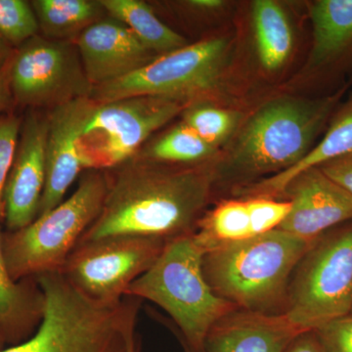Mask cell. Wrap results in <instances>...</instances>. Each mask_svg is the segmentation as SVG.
I'll list each match as a JSON object with an SVG mask.
<instances>
[{"mask_svg": "<svg viewBox=\"0 0 352 352\" xmlns=\"http://www.w3.org/2000/svg\"><path fill=\"white\" fill-rule=\"evenodd\" d=\"M302 333L284 314L237 308L210 329L204 352H286Z\"/></svg>", "mask_w": 352, "mask_h": 352, "instance_id": "cell-16", "label": "cell"}, {"mask_svg": "<svg viewBox=\"0 0 352 352\" xmlns=\"http://www.w3.org/2000/svg\"><path fill=\"white\" fill-rule=\"evenodd\" d=\"M214 148L182 124L159 139L147 156L155 163H196L210 156Z\"/></svg>", "mask_w": 352, "mask_h": 352, "instance_id": "cell-24", "label": "cell"}, {"mask_svg": "<svg viewBox=\"0 0 352 352\" xmlns=\"http://www.w3.org/2000/svg\"><path fill=\"white\" fill-rule=\"evenodd\" d=\"M291 212L278 229L314 242L335 227L352 221V198L318 168L296 176L283 196Z\"/></svg>", "mask_w": 352, "mask_h": 352, "instance_id": "cell-13", "label": "cell"}, {"mask_svg": "<svg viewBox=\"0 0 352 352\" xmlns=\"http://www.w3.org/2000/svg\"><path fill=\"white\" fill-rule=\"evenodd\" d=\"M312 244L275 229L206 252L204 275L215 295L239 309L284 314L294 271Z\"/></svg>", "mask_w": 352, "mask_h": 352, "instance_id": "cell-3", "label": "cell"}, {"mask_svg": "<svg viewBox=\"0 0 352 352\" xmlns=\"http://www.w3.org/2000/svg\"><path fill=\"white\" fill-rule=\"evenodd\" d=\"M96 102L80 98L52 109L46 141V180L38 215L63 201L69 187L85 170L78 139L91 117Z\"/></svg>", "mask_w": 352, "mask_h": 352, "instance_id": "cell-12", "label": "cell"}, {"mask_svg": "<svg viewBox=\"0 0 352 352\" xmlns=\"http://www.w3.org/2000/svg\"><path fill=\"white\" fill-rule=\"evenodd\" d=\"M351 314H352V309H351Z\"/></svg>", "mask_w": 352, "mask_h": 352, "instance_id": "cell-38", "label": "cell"}, {"mask_svg": "<svg viewBox=\"0 0 352 352\" xmlns=\"http://www.w3.org/2000/svg\"><path fill=\"white\" fill-rule=\"evenodd\" d=\"M203 256L193 234L168 241L156 263L126 294L163 308L179 328L183 346L196 352H204L214 324L237 309L210 288L204 275Z\"/></svg>", "mask_w": 352, "mask_h": 352, "instance_id": "cell-5", "label": "cell"}, {"mask_svg": "<svg viewBox=\"0 0 352 352\" xmlns=\"http://www.w3.org/2000/svg\"><path fill=\"white\" fill-rule=\"evenodd\" d=\"M0 231V339L11 346L31 338L43 316L44 296L36 278L15 281L4 258Z\"/></svg>", "mask_w": 352, "mask_h": 352, "instance_id": "cell-17", "label": "cell"}, {"mask_svg": "<svg viewBox=\"0 0 352 352\" xmlns=\"http://www.w3.org/2000/svg\"><path fill=\"white\" fill-rule=\"evenodd\" d=\"M351 152H352V101L336 118L320 142L314 146L302 161L277 175L263 178L258 182L241 187L236 190V194L242 198L245 197L282 198L287 186L303 171L318 168L321 164Z\"/></svg>", "mask_w": 352, "mask_h": 352, "instance_id": "cell-18", "label": "cell"}, {"mask_svg": "<svg viewBox=\"0 0 352 352\" xmlns=\"http://www.w3.org/2000/svg\"><path fill=\"white\" fill-rule=\"evenodd\" d=\"M168 242L161 238L126 235L80 243L61 273L92 302L115 305L156 263Z\"/></svg>", "mask_w": 352, "mask_h": 352, "instance_id": "cell-10", "label": "cell"}, {"mask_svg": "<svg viewBox=\"0 0 352 352\" xmlns=\"http://www.w3.org/2000/svg\"><path fill=\"white\" fill-rule=\"evenodd\" d=\"M20 120L0 118V221L4 220V190L17 153Z\"/></svg>", "mask_w": 352, "mask_h": 352, "instance_id": "cell-28", "label": "cell"}, {"mask_svg": "<svg viewBox=\"0 0 352 352\" xmlns=\"http://www.w3.org/2000/svg\"><path fill=\"white\" fill-rule=\"evenodd\" d=\"M4 349V344L2 342L1 339H0V349Z\"/></svg>", "mask_w": 352, "mask_h": 352, "instance_id": "cell-37", "label": "cell"}, {"mask_svg": "<svg viewBox=\"0 0 352 352\" xmlns=\"http://www.w3.org/2000/svg\"><path fill=\"white\" fill-rule=\"evenodd\" d=\"M256 236L279 228L291 212L289 200H277L270 197H245Z\"/></svg>", "mask_w": 352, "mask_h": 352, "instance_id": "cell-27", "label": "cell"}, {"mask_svg": "<svg viewBox=\"0 0 352 352\" xmlns=\"http://www.w3.org/2000/svg\"><path fill=\"white\" fill-rule=\"evenodd\" d=\"M314 44L311 68L339 62L352 51V0H319L310 6Z\"/></svg>", "mask_w": 352, "mask_h": 352, "instance_id": "cell-19", "label": "cell"}, {"mask_svg": "<svg viewBox=\"0 0 352 352\" xmlns=\"http://www.w3.org/2000/svg\"><path fill=\"white\" fill-rule=\"evenodd\" d=\"M238 120L237 113L208 105L193 106L183 116V124L214 147L232 133Z\"/></svg>", "mask_w": 352, "mask_h": 352, "instance_id": "cell-25", "label": "cell"}, {"mask_svg": "<svg viewBox=\"0 0 352 352\" xmlns=\"http://www.w3.org/2000/svg\"><path fill=\"white\" fill-rule=\"evenodd\" d=\"M27 1L0 0V34L14 44L25 43L39 30L38 21Z\"/></svg>", "mask_w": 352, "mask_h": 352, "instance_id": "cell-26", "label": "cell"}, {"mask_svg": "<svg viewBox=\"0 0 352 352\" xmlns=\"http://www.w3.org/2000/svg\"><path fill=\"white\" fill-rule=\"evenodd\" d=\"M10 85L20 103L53 109L80 98H91L76 43L34 36L11 58Z\"/></svg>", "mask_w": 352, "mask_h": 352, "instance_id": "cell-11", "label": "cell"}, {"mask_svg": "<svg viewBox=\"0 0 352 352\" xmlns=\"http://www.w3.org/2000/svg\"><path fill=\"white\" fill-rule=\"evenodd\" d=\"M129 352H139V349L138 347V344H136V342H134L133 344H132V346L131 347V351H129Z\"/></svg>", "mask_w": 352, "mask_h": 352, "instance_id": "cell-35", "label": "cell"}, {"mask_svg": "<svg viewBox=\"0 0 352 352\" xmlns=\"http://www.w3.org/2000/svg\"><path fill=\"white\" fill-rule=\"evenodd\" d=\"M106 12L129 28L146 47L166 54L187 45L179 34L164 25L151 7L141 0H100Z\"/></svg>", "mask_w": 352, "mask_h": 352, "instance_id": "cell-22", "label": "cell"}, {"mask_svg": "<svg viewBox=\"0 0 352 352\" xmlns=\"http://www.w3.org/2000/svg\"><path fill=\"white\" fill-rule=\"evenodd\" d=\"M34 278L44 296L41 324L31 338L0 352L131 351L139 298L104 305L76 291L61 271Z\"/></svg>", "mask_w": 352, "mask_h": 352, "instance_id": "cell-2", "label": "cell"}, {"mask_svg": "<svg viewBox=\"0 0 352 352\" xmlns=\"http://www.w3.org/2000/svg\"><path fill=\"white\" fill-rule=\"evenodd\" d=\"M183 347H184L185 352H196V351H192L191 349H189V347H187L186 346H183Z\"/></svg>", "mask_w": 352, "mask_h": 352, "instance_id": "cell-36", "label": "cell"}, {"mask_svg": "<svg viewBox=\"0 0 352 352\" xmlns=\"http://www.w3.org/2000/svg\"><path fill=\"white\" fill-rule=\"evenodd\" d=\"M256 237L247 199L221 201L197 224L193 238L204 252Z\"/></svg>", "mask_w": 352, "mask_h": 352, "instance_id": "cell-23", "label": "cell"}, {"mask_svg": "<svg viewBox=\"0 0 352 352\" xmlns=\"http://www.w3.org/2000/svg\"><path fill=\"white\" fill-rule=\"evenodd\" d=\"M314 332L324 352H352V314L329 322Z\"/></svg>", "mask_w": 352, "mask_h": 352, "instance_id": "cell-29", "label": "cell"}, {"mask_svg": "<svg viewBox=\"0 0 352 352\" xmlns=\"http://www.w3.org/2000/svg\"><path fill=\"white\" fill-rule=\"evenodd\" d=\"M318 168L352 198V152L321 164Z\"/></svg>", "mask_w": 352, "mask_h": 352, "instance_id": "cell-30", "label": "cell"}, {"mask_svg": "<svg viewBox=\"0 0 352 352\" xmlns=\"http://www.w3.org/2000/svg\"><path fill=\"white\" fill-rule=\"evenodd\" d=\"M11 58L0 68V112L8 106L12 96L10 85Z\"/></svg>", "mask_w": 352, "mask_h": 352, "instance_id": "cell-32", "label": "cell"}, {"mask_svg": "<svg viewBox=\"0 0 352 352\" xmlns=\"http://www.w3.org/2000/svg\"><path fill=\"white\" fill-rule=\"evenodd\" d=\"M226 38H208L156 58L135 73L95 87L91 99L107 103L136 96L185 101L219 85L228 52Z\"/></svg>", "mask_w": 352, "mask_h": 352, "instance_id": "cell-8", "label": "cell"}, {"mask_svg": "<svg viewBox=\"0 0 352 352\" xmlns=\"http://www.w3.org/2000/svg\"><path fill=\"white\" fill-rule=\"evenodd\" d=\"M352 221L324 233L298 264L284 314L303 332L351 314Z\"/></svg>", "mask_w": 352, "mask_h": 352, "instance_id": "cell-7", "label": "cell"}, {"mask_svg": "<svg viewBox=\"0 0 352 352\" xmlns=\"http://www.w3.org/2000/svg\"><path fill=\"white\" fill-rule=\"evenodd\" d=\"M76 44L85 75L94 87L126 78L159 57L113 17L89 25Z\"/></svg>", "mask_w": 352, "mask_h": 352, "instance_id": "cell-14", "label": "cell"}, {"mask_svg": "<svg viewBox=\"0 0 352 352\" xmlns=\"http://www.w3.org/2000/svg\"><path fill=\"white\" fill-rule=\"evenodd\" d=\"M32 6L44 38L58 41H76L106 12L101 1L92 0H36Z\"/></svg>", "mask_w": 352, "mask_h": 352, "instance_id": "cell-21", "label": "cell"}, {"mask_svg": "<svg viewBox=\"0 0 352 352\" xmlns=\"http://www.w3.org/2000/svg\"><path fill=\"white\" fill-rule=\"evenodd\" d=\"M223 2L220 0H192L188 1V6L200 10H214L219 8Z\"/></svg>", "mask_w": 352, "mask_h": 352, "instance_id": "cell-33", "label": "cell"}, {"mask_svg": "<svg viewBox=\"0 0 352 352\" xmlns=\"http://www.w3.org/2000/svg\"><path fill=\"white\" fill-rule=\"evenodd\" d=\"M252 24L258 59L266 71H278L288 61L294 48V32L288 16L277 2L252 3Z\"/></svg>", "mask_w": 352, "mask_h": 352, "instance_id": "cell-20", "label": "cell"}, {"mask_svg": "<svg viewBox=\"0 0 352 352\" xmlns=\"http://www.w3.org/2000/svg\"><path fill=\"white\" fill-rule=\"evenodd\" d=\"M107 176L90 170L68 200L39 215L30 226L4 234V258L15 281L61 271L88 227L100 214Z\"/></svg>", "mask_w": 352, "mask_h": 352, "instance_id": "cell-6", "label": "cell"}, {"mask_svg": "<svg viewBox=\"0 0 352 352\" xmlns=\"http://www.w3.org/2000/svg\"><path fill=\"white\" fill-rule=\"evenodd\" d=\"M344 91L318 99L280 97L266 103L245 122L215 178L249 182L295 166L314 148Z\"/></svg>", "mask_w": 352, "mask_h": 352, "instance_id": "cell-4", "label": "cell"}, {"mask_svg": "<svg viewBox=\"0 0 352 352\" xmlns=\"http://www.w3.org/2000/svg\"><path fill=\"white\" fill-rule=\"evenodd\" d=\"M184 101L136 96L97 103L80 138L83 168L98 170L124 164L153 132L185 109Z\"/></svg>", "mask_w": 352, "mask_h": 352, "instance_id": "cell-9", "label": "cell"}, {"mask_svg": "<svg viewBox=\"0 0 352 352\" xmlns=\"http://www.w3.org/2000/svg\"><path fill=\"white\" fill-rule=\"evenodd\" d=\"M286 352H324L314 331L300 333Z\"/></svg>", "mask_w": 352, "mask_h": 352, "instance_id": "cell-31", "label": "cell"}, {"mask_svg": "<svg viewBox=\"0 0 352 352\" xmlns=\"http://www.w3.org/2000/svg\"><path fill=\"white\" fill-rule=\"evenodd\" d=\"M214 182L210 168H173L155 162L122 166L107 177L100 214L78 244L115 236L170 241L192 235Z\"/></svg>", "mask_w": 352, "mask_h": 352, "instance_id": "cell-1", "label": "cell"}, {"mask_svg": "<svg viewBox=\"0 0 352 352\" xmlns=\"http://www.w3.org/2000/svg\"><path fill=\"white\" fill-rule=\"evenodd\" d=\"M7 55V46L6 44L4 43L3 39L0 38V59L2 58H6ZM7 59V58H6Z\"/></svg>", "mask_w": 352, "mask_h": 352, "instance_id": "cell-34", "label": "cell"}, {"mask_svg": "<svg viewBox=\"0 0 352 352\" xmlns=\"http://www.w3.org/2000/svg\"><path fill=\"white\" fill-rule=\"evenodd\" d=\"M47 132V118H28L4 190V220L9 232L30 226L38 217L45 186Z\"/></svg>", "mask_w": 352, "mask_h": 352, "instance_id": "cell-15", "label": "cell"}]
</instances>
